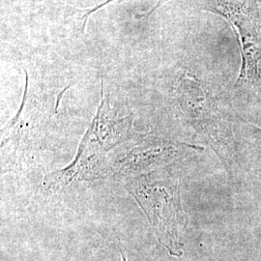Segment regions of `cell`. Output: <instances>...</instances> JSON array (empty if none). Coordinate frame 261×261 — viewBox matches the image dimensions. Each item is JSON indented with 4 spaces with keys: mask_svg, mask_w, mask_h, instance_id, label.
<instances>
[{
    "mask_svg": "<svg viewBox=\"0 0 261 261\" xmlns=\"http://www.w3.org/2000/svg\"><path fill=\"white\" fill-rule=\"evenodd\" d=\"M124 179L126 190L146 215L159 242L171 255L181 256L187 217L181 205L177 174L165 167Z\"/></svg>",
    "mask_w": 261,
    "mask_h": 261,
    "instance_id": "1",
    "label": "cell"
},
{
    "mask_svg": "<svg viewBox=\"0 0 261 261\" xmlns=\"http://www.w3.org/2000/svg\"><path fill=\"white\" fill-rule=\"evenodd\" d=\"M175 93L178 106L188 121L207 137L225 162L231 140L230 130L224 126L223 116L205 85L195 75L184 73L178 81Z\"/></svg>",
    "mask_w": 261,
    "mask_h": 261,
    "instance_id": "2",
    "label": "cell"
},
{
    "mask_svg": "<svg viewBox=\"0 0 261 261\" xmlns=\"http://www.w3.org/2000/svg\"><path fill=\"white\" fill-rule=\"evenodd\" d=\"M223 16L237 34L242 55L238 83L261 85V25L251 0H215L206 8Z\"/></svg>",
    "mask_w": 261,
    "mask_h": 261,
    "instance_id": "3",
    "label": "cell"
},
{
    "mask_svg": "<svg viewBox=\"0 0 261 261\" xmlns=\"http://www.w3.org/2000/svg\"><path fill=\"white\" fill-rule=\"evenodd\" d=\"M106 153L90 130H86L74 161L66 168L46 175L44 185L47 191L56 192L75 182L91 181L106 176L108 170Z\"/></svg>",
    "mask_w": 261,
    "mask_h": 261,
    "instance_id": "4",
    "label": "cell"
},
{
    "mask_svg": "<svg viewBox=\"0 0 261 261\" xmlns=\"http://www.w3.org/2000/svg\"><path fill=\"white\" fill-rule=\"evenodd\" d=\"M178 149L176 143L168 140H143L119 161L116 174L124 178L132 177L165 168L174 159Z\"/></svg>",
    "mask_w": 261,
    "mask_h": 261,
    "instance_id": "5",
    "label": "cell"
},
{
    "mask_svg": "<svg viewBox=\"0 0 261 261\" xmlns=\"http://www.w3.org/2000/svg\"><path fill=\"white\" fill-rule=\"evenodd\" d=\"M88 130L106 152L130 138L132 120L128 116L117 118L113 115L105 96L103 82L101 103Z\"/></svg>",
    "mask_w": 261,
    "mask_h": 261,
    "instance_id": "6",
    "label": "cell"
},
{
    "mask_svg": "<svg viewBox=\"0 0 261 261\" xmlns=\"http://www.w3.org/2000/svg\"><path fill=\"white\" fill-rule=\"evenodd\" d=\"M114 1H128V0H107V1H105L103 2L102 4H100L98 7H94L91 10H85V11H83L84 12V15L82 16V20H83V25H85L86 24V22H87V19L89 18V16L94 13L95 11H97V10L100 9V8H102L105 5H107V4H109V3H111V2H114ZM169 0H158V3L155 5V7L153 8V9L150 10L149 12L146 14V17H149L150 15L154 12V11H156V10L159 9L163 4H165L166 2H168Z\"/></svg>",
    "mask_w": 261,
    "mask_h": 261,
    "instance_id": "7",
    "label": "cell"
},
{
    "mask_svg": "<svg viewBox=\"0 0 261 261\" xmlns=\"http://www.w3.org/2000/svg\"><path fill=\"white\" fill-rule=\"evenodd\" d=\"M260 2H261V0H260Z\"/></svg>",
    "mask_w": 261,
    "mask_h": 261,
    "instance_id": "8",
    "label": "cell"
}]
</instances>
